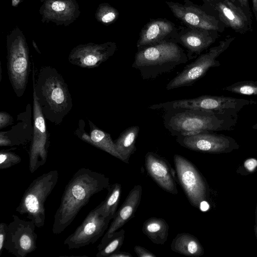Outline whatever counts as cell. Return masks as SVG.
Wrapping results in <instances>:
<instances>
[{"instance_id":"6da1fadb","label":"cell","mask_w":257,"mask_h":257,"mask_svg":"<svg viewBox=\"0 0 257 257\" xmlns=\"http://www.w3.org/2000/svg\"><path fill=\"white\" fill-rule=\"evenodd\" d=\"M109 179L104 174L88 168L79 169L66 186L54 215L52 232L62 233L94 194L107 189Z\"/></svg>"},{"instance_id":"7a4b0ae2","label":"cell","mask_w":257,"mask_h":257,"mask_svg":"<svg viewBox=\"0 0 257 257\" xmlns=\"http://www.w3.org/2000/svg\"><path fill=\"white\" fill-rule=\"evenodd\" d=\"M32 73L33 89L45 119L55 125L60 124L73 106L67 83L50 66L42 67L36 75L33 64Z\"/></svg>"},{"instance_id":"3957f363","label":"cell","mask_w":257,"mask_h":257,"mask_svg":"<svg viewBox=\"0 0 257 257\" xmlns=\"http://www.w3.org/2000/svg\"><path fill=\"white\" fill-rule=\"evenodd\" d=\"M238 116L187 108L165 110L163 123L173 136H190L203 132L231 131Z\"/></svg>"},{"instance_id":"277c9868","label":"cell","mask_w":257,"mask_h":257,"mask_svg":"<svg viewBox=\"0 0 257 257\" xmlns=\"http://www.w3.org/2000/svg\"><path fill=\"white\" fill-rule=\"evenodd\" d=\"M188 61L187 54L176 42L166 40L138 50L132 67L140 71L143 79H151Z\"/></svg>"},{"instance_id":"5b68a950","label":"cell","mask_w":257,"mask_h":257,"mask_svg":"<svg viewBox=\"0 0 257 257\" xmlns=\"http://www.w3.org/2000/svg\"><path fill=\"white\" fill-rule=\"evenodd\" d=\"M58 172L56 170L44 173L34 179L25 191L16 211L26 214L38 228L45 220V202L56 185Z\"/></svg>"},{"instance_id":"8992f818","label":"cell","mask_w":257,"mask_h":257,"mask_svg":"<svg viewBox=\"0 0 257 257\" xmlns=\"http://www.w3.org/2000/svg\"><path fill=\"white\" fill-rule=\"evenodd\" d=\"M234 39L235 37H228L199 55L167 84L166 89L169 90L191 86L203 77L209 69L219 66L220 63L217 60V57L229 47Z\"/></svg>"},{"instance_id":"52a82bcc","label":"cell","mask_w":257,"mask_h":257,"mask_svg":"<svg viewBox=\"0 0 257 257\" xmlns=\"http://www.w3.org/2000/svg\"><path fill=\"white\" fill-rule=\"evenodd\" d=\"M177 178L190 203L200 209L209 199V188L200 171L189 160L180 155L173 157Z\"/></svg>"},{"instance_id":"ba28073f","label":"cell","mask_w":257,"mask_h":257,"mask_svg":"<svg viewBox=\"0 0 257 257\" xmlns=\"http://www.w3.org/2000/svg\"><path fill=\"white\" fill-rule=\"evenodd\" d=\"M256 103L257 102L253 100L204 95L194 98L165 102L163 103V107L165 109L182 107L238 116V112L243 107Z\"/></svg>"},{"instance_id":"9c48e42d","label":"cell","mask_w":257,"mask_h":257,"mask_svg":"<svg viewBox=\"0 0 257 257\" xmlns=\"http://www.w3.org/2000/svg\"><path fill=\"white\" fill-rule=\"evenodd\" d=\"M8 224L4 249L16 257H25L37 249V234L35 224L13 215Z\"/></svg>"},{"instance_id":"30bf717a","label":"cell","mask_w":257,"mask_h":257,"mask_svg":"<svg viewBox=\"0 0 257 257\" xmlns=\"http://www.w3.org/2000/svg\"><path fill=\"white\" fill-rule=\"evenodd\" d=\"M7 70L16 95L24 94L31 72L29 51L24 41L17 40L8 46Z\"/></svg>"},{"instance_id":"8fae6325","label":"cell","mask_w":257,"mask_h":257,"mask_svg":"<svg viewBox=\"0 0 257 257\" xmlns=\"http://www.w3.org/2000/svg\"><path fill=\"white\" fill-rule=\"evenodd\" d=\"M33 126L29 150V170L33 173L44 165L47 159L50 145L49 135L46 129L45 118L33 89Z\"/></svg>"},{"instance_id":"7c38bea8","label":"cell","mask_w":257,"mask_h":257,"mask_svg":"<svg viewBox=\"0 0 257 257\" xmlns=\"http://www.w3.org/2000/svg\"><path fill=\"white\" fill-rule=\"evenodd\" d=\"M214 132H203L190 136L176 137L177 142L189 150L205 153H228L239 148L232 137Z\"/></svg>"},{"instance_id":"4fadbf2b","label":"cell","mask_w":257,"mask_h":257,"mask_svg":"<svg viewBox=\"0 0 257 257\" xmlns=\"http://www.w3.org/2000/svg\"><path fill=\"white\" fill-rule=\"evenodd\" d=\"M111 219L104 217L97 206L91 210L82 223L64 240L69 249L79 248L94 243L108 229Z\"/></svg>"},{"instance_id":"5bb4252c","label":"cell","mask_w":257,"mask_h":257,"mask_svg":"<svg viewBox=\"0 0 257 257\" xmlns=\"http://www.w3.org/2000/svg\"><path fill=\"white\" fill-rule=\"evenodd\" d=\"M175 17L191 27L222 32L225 26L215 17L192 5L166 2Z\"/></svg>"},{"instance_id":"9a60e30c","label":"cell","mask_w":257,"mask_h":257,"mask_svg":"<svg viewBox=\"0 0 257 257\" xmlns=\"http://www.w3.org/2000/svg\"><path fill=\"white\" fill-rule=\"evenodd\" d=\"M145 166L148 174L162 189L174 195L178 194L176 171L167 160L149 152L145 155Z\"/></svg>"},{"instance_id":"2e32d148","label":"cell","mask_w":257,"mask_h":257,"mask_svg":"<svg viewBox=\"0 0 257 257\" xmlns=\"http://www.w3.org/2000/svg\"><path fill=\"white\" fill-rule=\"evenodd\" d=\"M210 1L213 2L214 9L217 12L218 19L225 27L240 34L252 31L251 17L240 7L230 1Z\"/></svg>"},{"instance_id":"e0dca14e","label":"cell","mask_w":257,"mask_h":257,"mask_svg":"<svg viewBox=\"0 0 257 257\" xmlns=\"http://www.w3.org/2000/svg\"><path fill=\"white\" fill-rule=\"evenodd\" d=\"M115 50L113 43L78 47L71 51L68 60L72 64L81 68H96L112 56Z\"/></svg>"},{"instance_id":"ac0fdd59","label":"cell","mask_w":257,"mask_h":257,"mask_svg":"<svg viewBox=\"0 0 257 257\" xmlns=\"http://www.w3.org/2000/svg\"><path fill=\"white\" fill-rule=\"evenodd\" d=\"M217 31L189 27L180 34L177 42L187 50L188 60L195 58L215 42L218 38Z\"/></svg>"},{"instance_id":"d6986e66","label":"cell","mask_w":257,"mask_h":257,"mask_svg":"<svg viewBox=\"0 0 257 257\" xmlns=\"http://www.w3.org/2000/svg\"><path fill=\"white\" fill-rule=\"evenodd\" d=\"M88 121L90 129V134H88L85 132V123L81 119L79 120L78 127L75 131L76 135L83 141L123 161L116 150L114 142L112 141L110 135L99 128L90 120Z\"/></svg>"},{"instance_id":"ffe728a7","label":"cell","mask_w":257,"mask_h":257,"mask_svg":"<svg viewBox=\"0 0 257 257\" xmlns=\"http://www.w3.org/2000/svg\"><path fill=\"white\" fill-rule=\"evenodd\" d=\"M174 29L173 24L167 20L159 19L149 22L141 30L137 43L138 50L166 40Z\"/></svg>"},{"instance_id":"44dd1931","label":"cell","mask_w":257,"mask_h":257,"mask_svg":"<svg viewBox=\"0 0 257 257\" xmlns=\"http://www.w3.org/2000/svg\"><path fill=\"white\" fill-rule=\"evenodd\" d=\"M142 190V187L137 185L130 191L124 201L117 210L106 234L116 231L135 216L141 202Z\"/></svg>"},{"instance_id":"7402d4cb","label":"cell","mask_w":257,"mask_h":257,"mask_svg":"<svg viewBox=\"0 0 257 257\" xmlns=\"http://www.w3.org/2000/svg\"><path fill=\"white\" fill-rule=\"evenodd\" d=\"M172 251L190 257L200 256L204 254L203 246L198 238L189 233H178L171 244Z\"/></svg>"},{"instance_id":"603a6c76","label":"cell","mask_w":257,"mask_h":257,"mask_svg":"<svg viewBox=\"0 0 257 257\" xmlns=\"http://www.w3.org/2000/svg\"><path fill=\"white\" fill-rule=\"evenodd\" d=\"M142 231L153 243L164 244L169 235V225L165 219L153 217L144 221Z\"/></svg>"},{"instance_id":"cb8c5ba5","label":"cell","mask_w":257,"mask_h":257,"mask_svg":"<svg viewBox=\"0 0 257 257\" xmlns=\"http://www.w3.org/2000/svg\"><path fill=\"white\" fill-rule=\"evenodd\" d=\"M139 131V126L129 127L114 142L117 152L125 163H128L130 157L137 150L135 145Z\"/></svg>"},{"instance_id":"d4e9b609","label":"cell","mask_w":257,"mask_h":257,"mask_svg":"<svg viewBox=\"0 0 257 257\" xmlns=\"http://www.w3.org/2000/svg\"><path fill=\"white\" fill-rule=\"evenodd\" d=\"M125 231L120 229L111 234H105L100 243L97 247V257L108 256L113 253L119 250L124 239Z\"/></svg>"},{"instance_id":"484cf974","label":"cell","mask_w":257,"mask_h":257,"mask_svg":"<svg viewBox=\"0 0 257 257\" xmlns=\"http://www.w3.org/2000/svg\"><path fill=\"white\" fill-rule=\"evenodd\" d=\"M107 189L108 193L105 200L97 206L103 216L112 219L117 211L121 192V186L120 184L114 183L109 185Z\"/></svg>"},{"instance_id":"4316f807","label":"cell","mask_w":257,"mask_h":257,"mask_svg":"<svg viewBox=\"0 0 257 257\" xmlns=\"http://www.w3.org/2000/svg\"><path fill=\"white\" fill-rule=\"evenodd\" d=\"M233 93L244 95H257V81L236 82L222 89Z\"/></svg>"},{"instance_id":"83f0119b","label":"cell","mask_w":257,"mask_h":257,"mask_svg":"<svg viewBox=\"0 0 257 257\" xmlns=\"http://www.w3.org/2000/svg\"><path fill=\"white\" fill-rule=\"evenodd\" d=\"M21 162V158L17 154L8 150L0 152V169H5L16 165Z\"/></svg>"},{"instance_id":"f1b7e54d","label":"cell","mask_w":257,"mask_h":257,"mask_svg":"<svg viewBox=\"0 0 257 257\" xmlns=\"http://www.w3.org/2000/svg\"><path fill=\"white\" fill-rule=\"evenodd\" d=\"M118 17L117 12L112 8H107L103 10L101 21L105 24L114 21Z\"/></svg>"},{"instance_id":"f546056e","label":"cell","mask_w":257,"mask_h":257,"mask_svg":"<svg viewBox=\"0 0 257 257\" xmlns=\"http://www.w3.org/2000/svg\"><path fill=\"white\" fill-rule=\"evenodd\" d=\"M14 119L8 113L1 111L0 112V129L8 126L13 123Z\"/></svg>"},{"instance_id":"4dcf8cb0","label":"cell","mask_w":257,"mask_h":257,"mask_svg":"<svg viewBox=\"0 0 257 257\" xmlns=\"http://www.w3.org/2000/svg\"><path fill=\"white\" fill-rule=\"evenodd\" d=\"M8 224L1 222L0 223V256L4 249V243L6 238Z\"/></svg>"},{"instance_id":"1f68e13d","label":"cell","mask_w":257,"mask_h":257,"mask_svg":"<svg viewBox=\"0 0 257 257\" xmlns=\"http://www.w3.org/2000/svg\"><path fill=\"white\" fill-rule=\"evenodd\" d=\"M134 251L138 257H156L155 254L140 245H136Z\"/></svg>"},{"instance_id":"d6a6232c","label":"cell","mask_w":257,"mask_h":257,"mask_svg":"<svg viewBox=\"0 0 257 257\" xmlns=\"http://www.w3.org/2000/svg\"><path fill=\"white\" fill-rule=\"evenodd\" d=\"M257 167V160L254 158H250L245 160L243 164V167L248 173H252Z\"/></svg>"},{"instance_id":"836d02e7","label":"cell","mask_w":257,"mask_h":257,"mask_svg":"<svg viewBox=\"0 0 257 257\" xmlns=\"http://www.w3.org/2000/svg\"><path fill=\"white\" fill-rule=\"evenodd\" d=\"M233 3L237 5L246 12L247 14L251 17L248 0H230Z\"/></svg>"},{"instance_id":"e575fe53","label":"cell","mask_w":257,"mask_h":257,"mask_svg":"<svg viewBox=\"0 0 257 257\" xmlns=\"http://www.w3.org/2000/svg\"><path fill=\"white\" fill-rule=\"evenodd\" d=\"M52 9L57 12L63 11L66 9L65 4L61 1H55L51 5Z\"/></svg>"},{"instance_id":"d590c367","label":"cell","mask_w":257,"mask_h":257,"mask_svg":"<svg viewBox=\"0 0 257 257\" xmlns=\"http://www.w3.org/2000/svg\"><path fill=\"white\" fill-rule=\"evenodd\" d=\"M0 146L1 147L12 146V143L10 139L6 136L5 132H0Z\"/></svg>"},{"instance_id":"8d00e7d4","label":"cell","mask_w":257,"mask_h":257,"mask_svg":"<svg viewBox=\"0 0 257 257\" xmlns=\"http://www.w3.org/2000/svg\"><path fill=\"white\" fill-rule=\"evenodd\" d=\"M133 255L128 252L118 250L110 254L109 257H132Z\"/></svg>"},{"instance_id":"74e56055","label":"cell","mask_w":257,"mask_h":257,"mask_svg":"<svg viewBox=\"0 0 257 257\" xmlns=\"http://www.w3.org/2000/svg\"><path fill=\"white\" fill-rule=\"evenodd\" d=\"M252 4V11L256 21H257V0H251Z\"/></svg>"},{"instance_id":"f35d334b","label":"cell","mask_w":257,"mask_h":257,"mask_svg":"<svg viewBox=\"0 0 257 257\" xmlns=\"http://www.w3.org/2000/svg\"><path fill=\"white\" fill-rule=\"evenodd\" d=\"M20 0H13V4L14 6L16 5L19 2Z\"/></svg>"},{"instance_id":"ab89813d","label":"cell","mask_w":257,"mask_h":257,"mask_svg":"<svg viewBox=\"0 0 257 257\" xmlns=\"http://www.w3.org/2000/svg\"><path fill=\"white\" fill-rule=\"evenodd\" d=\"M255 225H257V204L255 210Z\"/></svg>"},{"instance_id":"60d3db41","label":"cell","mask_w":257,"mask_h":257,"mask_svg":"<svg viewBox=\"0 0 257 257\" xmlns=\"http://www.w3.org/2000/svg\"><path fill=\"white\" fill-rule=\"evenodd\" d=\"M252 128L254 130H257V122L252 126Z\"/></svg>"},{"instance_id":"b9f144b4","label":"cell","mask_w":257,"mask_h":257,"mask_svg":"<svg viewBox=\"0 0 257 257\" xmlns=\"http://www.w3.org/2000/svg\"><path fill=\"white\" fill-rule=\"evenodd\" d=\"M254 231H255V235H256V239H257V225H255V226H254Z\"/></svg>"},{"instance_id":"7bdbcfd3","label":"cell","mask_w":257,"mask_h":257,"mask_svg":"<svg viewBox=\"0 0 257 257\" xmlns=\"http://www.w3.org/2000/svg\"><path fill=\"white\" fill-rule=\"evenodd\" d=\"M226 1H230V0H226Z\"/></svg>"}]
</instances>
